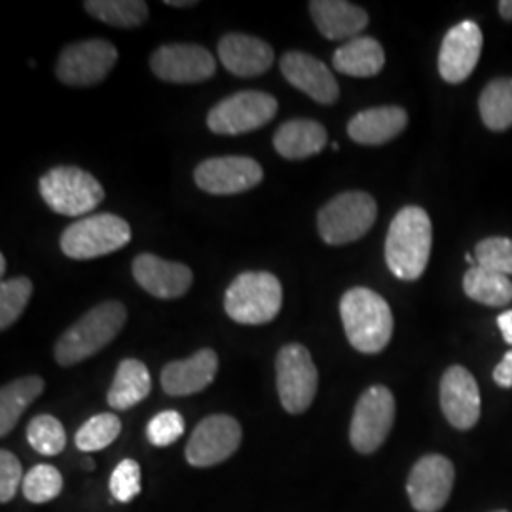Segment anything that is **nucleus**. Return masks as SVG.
I'll return each mask as SVG.
<instances>
[{"label":"nucleus","mask_w":512,"mask_h":512,"mask_svg":"<svg viewBox=\"0 0 512 512\" xmlns=\"http://www.w3.org/2000/svg\"><path fill=\"white\" fill-rule=\"evenodd\" d=\"M277 114L274 95L256 90L234 93L207 114V126L217 135H241L266 126Z\"/></svg>","instance_id":"9"},{"label":"nucleus","mask_w":512,"mask_h":512,"mask_svg":"<svg viewBox=\"0 0 512 512\" xmlns=\"http://www.w3.org/2000/svg\"><path fill=\"white\" fill-rule=\"evenodd\" d=\"M120 431V418H116L114 414H97L78 429L74 442L82 452H99L118 439Z\"/></svg>","instance_id":"31"},{"label":"nucleus","mask_w":512,"mask_h":512,"mask_svg":"<svg viewBox=\"0 0 512 512\" xmlns=\"http://www.w3.org/2000/svg\"><path fill=\"white\" fill-rule=\"evenodd\" d=\"M118 61V50L105 38H90L67 46L59 59L55 74L57 78L76 88L99 84L107 78Z\"/></svg>","instance_id":"11"},{"label":"nucleus","mask_w":512,"mask_h":512,"mask_svg":"<svg viewBox=\"0 0 512 512\" xmlns=\"http://www.w3.org/2000/svg\"><path fill=\"white\" fill-rule=\"evenodd\" d=\"M494 512H507V511H494Z\"/></svg>","instance_id":"45"},{"label":"nucleus","mask_w":512,"mask_h":512,"mask_svg":"<svg viewBox=\"0 0 512 512\" xmlns=\"http://www.w3.org/2000/svg\"><path fill=\"white\" fill-rule=\"evenodd\" d=\"M378 217L374 198L361 190L344 192L321 207L317 215L319 236L329 245H346L366 236Z\"/></svg>","instance_id":"6"},{"label":"nucleus","mask_w":512,"mask_h":512,"mask_svg":"<svg viewBox=\"0 0 512 512\" xmlns=\"http://www.w3.org/2000/svg\"><path fill=\"white\" fill-rule=\"evenodd\" d=\"M84 467H86L88 471H93V469H95V465H93V459H86V461H84Z\"/></svg>","instance_id":"44"},{"label":"nucleus","mask_w":512,"mask_h":512,"mask_svg":"<svg viewBox=\"0 0 512 512\" xmlns=\"http://www.w3.org/2000/svg\"><path fill=\"white\" fill-rule=\"evenodd\" d=\"M482 31L475 21L454 25L442 40L439 54V73L448 84L467 80L476 69L482 54Z\"/></svg>","instance_id":"16"},{"label":"nucleus","mask_w":512,"mask_h":512,"mask_svg":"<svg viewBox=\"0 0 512 512\" xmlns=\"http://www.w3.org/2000/svg\"><path fill=\"white\" fill-rule=\"evenodd\" d=\"M23 471L19 459L8 452H0V501L8 503L18 494L19 486H23Z\"/></svg>","instance_id":"38"},{"label":"nucleus","mask_w":512,"mask_h":512,"mask_svg":"<svg viewBox=\"0 0 512 512\" xmlns=\"http://www.w3.org/2000/svg\"><path fill=\"white\" fill-rule=\"evenodd\" d=\"M184 418L175 410H165L148 421L147 439L152 446L165 448L183 437Z\"/></svg>","instance_id":"37"},{"label":"nucleus","mask_w":512,"mask_h":512,"mask_svg":"<svg viewBox=\"0 0 512 512\" xmlns=\"http://www.w3.org/2000/svg\"><path fill=\"white\" fill-rule=\"evenodd\" d=\"M463 291L484 306L503 308L512 300V281L507 275L473 266L463 277Z\"/></svg>","instance_id":"28"},{"label":"nucleus","mask_w":512,"mask_h":512,"mask_svg":"<svg viewBox=\"0 0 512 512\" xmlns=\"http://www.w3.org/2000/svg\"><path fill=\"white\" fill-rule=\"evenodd\" d=\"M262 165L245 156H219L203 160L194 171V181L213 196L241 194L262 183Z\"/></svg>","instance_id":"13"},{"label":"nucleus","mask_w":512,"mask_h":512,"mask_svg":"<svg viewBox=\"0 0 512 512\" xmlns=\"http://www.w3.org/2000/svg\"><path fill=\"white\" fill-rule=\"evenodd\" d=\"M63 476L54 465H35L23 478V495L31 503H48L61 494Z\"/></svg>","instance_id":"34"},{"label":"nucleus","mask_w":512,"mask_h":512,"mask_svg":"<svg viewBox=\"0 0 512 512\" xmlns=\"http://www.w3.org/2000/svg\"><path fill=\"white\" fill-rule=\"evenodd\" d=\"M219 370V357L213 349L196 351L184 361H173L162 370V387L171 397H188L213 384Z\"/></svg>","instance_id":"20"},{"label":"nucleus","mask_w":512,"mask_h":512,"mask_svg":"<svg viewBox=\"0 0 512 512\" xmlns=\"http://www.w3.org/2000/svg\"><path fill=\"white\" fill-rule=\"evenodd\" d=\"M310 14L319 33L329 40H353L368 25L365 10L346 0H313Z\"/></svg>","instance_id":"23"},{"label":"nucleus","mask_w":512,"mask_h":512,"mask_svg":"<svg viewBox=\"0 0 512 512\" xmlns=\"http://www.w3.org/2000/svg\"><path fill=\"white\" fill-rule=\"evenodd\" d=\"M110 494L120 503H131L141 494V467L135 459H124L110 475Z\"/></svg>","instance_id":"36"},{"label":"nucleus","mask_w":512,"mask_h":512,"mask_svg":"<svg viewBox=\"0 0 512 512\" xmlns=\"http://www.w3.org/2000/svg\"><path fill=\"white\" fill-rule=\"evenodd\" d=\"M482 122L492 131H505L512 126V78L492 80L478 99Z\"/></svg>","instance_id":"29"},{"label":"nucleus","mask_w":512,"mask_h":512,"mask_svg":"<svg viewBox=\"0 0 512 512\" xmlns=\"http://www.w3.org/2000/svg\"><path fill=\"white\" fill-rule=\"evenodd\" d=\"M165 4L173 8H190V6H196L198 2L196 0H165Z\"/></svg>","instance_id":"42"},{"label":"nucleus","mask_w":512,"mask_h":512,"mask_svg":"<svg viewBox=\"0 0 512 512\" xmlns=\"http://www.w3.org/2000/svg\"><path fill=\"white\" fill-rule=\"evenodd\" d=\"M44 380L40 376H25L0 391V437H6L14 431L23 412L44 393Z\"/></svg>","instance_id":"27"},{"label":"nucleus","mask_w":512,"mask_h":512,"mask_svg":"<svg viewBox=\"0 0 512 512\" xmlns=\"http://www.w3.org/2000/svg\"><path fill=\"white\" fill-rule=\"evenodd\" d=\"M332 65L342 74L355 78H370L384 69V48L376 38H353L334 52Z\"/></svg>","instance_id":"25"},{"label":"nucleus","mask_w":512,"mask_h":512,"mask_svg":"<svg viewBox=\"0 0 512 512\" xmlns=\"http://www.w3.org/2000/svg\"><path fill=\"white\" fill-rule=\"evenodd\" d=\"M395 421V397L384 385L368 387L355 404L349 439L359 454H374Z\"/></svg>","instance_id":"10"},{"label":"nucleus","mask_w":512,"mask_h":512,"mask_svg":"<svg viewBox=\"0 0 512 512\" xmlns=\"http://www.w3.org/2000/svg\"><path fill=\"white\" fill-rule=\"evenodd\" d=\"M38 190L46 205L65 217H82L92 213L105 200V190L92 173L74 167L59 165L50 169L38 183Z\"/></svg>","instance_id":"5"},{"label":"nucleus","mask_w":512,"mask_h":512,"mask_svg":"<svg viewBox=\"0 0 512 512\" xmlns=\"http://www.w3.org/2000/svg\"><path fill=\"white\" fill-rule=\"evenodd\" d=\"M476 266L495 274L512 275V239L486 238L475 247Z\"/></svg>","instance_id":"35"},{"label":"nucleus","mask_w":512,"mask_h":512,"mask_svg":"<svg viewBox=\"0 0 512 512\" xmlns=\"http://www.w3.org/2000/svg\"><path fill=\"white\" fill-rule=\"evenodd\" d=\"M241 444V425L226 414L200 421L186 444V461L192 467H213L232 458Z\"/></svg>","instance_id":"12"},{"label":"nucleus","mask_w":512,"mask_h":512,"mask_svg":"<svg viewBox=\"0 0 512 512\" xmlns=\"http://www.w3.org/2000/svg\"><path fill=\"white\" fill-rule=\"evenodd\" d=\"M27 440L38 454L52 458L65 450L67 435H65V427L61 421L54 416L42 414V416L33 418L27 425Z\"/></svg>","instance_id":"32"},{"label":"nucleus","mask_w":512,"mask_h":512,"mask_svg":"<svg viewBox=\"0 0 512 512\" xmlns=\"http://www.w3.org/2000/svg\"><path fill=\"white\" fill-rule=\"evenodd\" d=\"M150 69L160 80L173 84H196L217 73V61L198 44H165L150 57Z\"/></svg>","instance_id":"14"},{"label":"nucleus","mask_w":512,"mask_h":512,"mask_svg":"<svg viewBox=\"0 0 512 512\" xmlns=\"http://www.w3.org/2000/svg\"><path fill=\"white\" fill-rule=\"evenodd\" d=\"M275 372L277 393L283 408L289 414L306 412L315 399L319 385V374L308 348L302 344L283 346L275 359Z\"/></svg>","instance_id":"8"},{"label":"nucleus","mask_w":512,"mask_h":512,"mask_svg":"<svg viewBox=\"0 0 512 512\" xmlns=\"http://www.w3.org/2000/svg\"><path fill=\"white\" fill-rule=\"evenodd\" d=\"M152 380L147 366L137 359H124L114 376V382L110 385V408L114 410H129L139 403H143L150 395Z\"/></svg>","instance_id":"26"},{"label":"nucleus","mask_w":512,"mask_h":512,"mask_svg":"<svg viewBox=\"0 0 512 512\" xmlns=\"http://www.w3.org/2000/svg\"><path fill=\"white\" fill-rule=\"evenodd\" d=\"M86 12L107 25L120 29H133L148 18V4L143 0H88Z\"/></svg>","instance_id":"30"},{"label":"nucleus","mask_w":512,"mask_h":512,"mask_svg":"<svg viewBox=\"0 0 512 512\" xmlns=\"http://www.w3.org/2000/svg\"><path fill=\"white\" fill-rule=\"evenodd\" d=\"M456 471L452 461L439 454H429L414 465L408 476L406 492L414 511L439 512L450 499Z\"/></svg>","instance_id":"15"},{"label":"nucleus","mask_w":512,"mask_h":512,"mask_svg":"<svg viewBox=\"0 0 512 512\" xmlns=\"http://www.w3.org/2000/svg\"><path fill=\"white\" fill-rule=\"evenodd\" d=\"M340 317L349 344L365 355L387 348L393 336V313L384 296L366 287L349 289L340 300Z\"/></svg>","instance_id":"3"},{"label":"nucleus","mask_w":512,"mask_h":512,"mask_svg":"<svg viewBox=\"0 0 512 512\" xmlns=\"http://www.w3.org/2000/svg\"><path fill=\"white\" fill-rule=\"evenodd\" d=\"M440 406L444 418L459 431L475 427L480 418V391L475 376L463 366H450L440 380Z\"/></svg>","instance_id":"17"},{"label":"nucleus","mask_w":512,"mask_h":512,"mask_svg":"<svg viewBox=\"0 0 512 512\" xmlns=\"http://www.w3.org/2000/svg\"><path fill=\"white\" fill-rule=\"evenodd\" d=\"M281 73L296 90L306 93L321 105L336 103L340 88L329 67L304 52H287L281 57Z\"/></svg>","instance_id":"19"},{"label":"nucleus","mask_w":512,"mask_h":512,"mask_svg":"<svg viewBox=\"0 0 512 512\" xmlns=\"http://www.w3.org/2000/svg\"><path fill=\"white\" fill-rule=\"evenodd\" d=\"M131 241L128 220L99 213L92 217L74 220L61 236V251L74 260H92L97 256L110 255L126 247Z\"/></svg>","instance_id":"7"},{"label":"nucleus","mask_w":512,"mask_h":512,"mask_svg":"<svg viewBox=\"0 0 512 512\" xmlns=\"http://www.w3.org/2000/svg\"><path fill=\"white\" fill-rule=\"evenodd\" d=\"M499 14H501V18L512 21V0H501L499 2Z\"/></svg>","instance_id":"41"},{"label":"nucleus","mask_w":512,"mask_h":512,"mask_svg":"<svg viewBox=\"0 0 512 512\" xmlns=\"http://www.w3.org/2000/svg\"><path fill=\"white\" fill-rule=\"evenodd\" d=\"M0 274H6V258H4V255L0 256Z\"/></svg>","instance_id":"43"},{"label":"nucleus","mask_w":512,"mask_h":512,"mask_svg":"<svg viewBox=\"0 0 512 512\" xmlns=\"http://www.w3.org/2000/svg\"><path fill=\"white\" fill-rule=\"evenodd\" d=\"M33 294V281L29 277L6 279L0 285V329L8 330L27 308Z\"/></svg>","instance_id":"33"},{"label":"nucleus","mask_w":512,"mask_h":512,"mask_svg":"<svg viewBox=\"0 0 512 512\" xmlns=\"http://www.w3.org/2000/svg\"><path fill=\"white\" fill-rule=\"evenodd\" d=\"M495 384L503 389L512 387V349L501 359V363L495 366L494 370Z\"/></svg>","instance_id":"39"},{"label":"nucleus","mask_w":512,"mask_h":512,"mask_svg":"<svg viewBox=\"0 0 512 512\" xmlns=\"http://www.w3.org/2000/svg\"><path fill=\"white\" fill-rule=\"evenodd\" d=\"M283 306L281 281L270 272H243L224 294V310L239 325H266Z\"/></svg>","instance_id":"4"},{"label":"nucleus","mask_w":512,"mask_h":512,"mask_svg":"<svg viewBox=\"0 0 512 512\" xmlns=\"http://www.w3.org/2000/svg\"><path fill=\"white\" fill-rule=\"evenodd\" d=\"M219 57L228 73L241 78H255L274 65V50L268 42L241 33L220 38Z\"/></svg>","instance_id":"21"},{"label":"nucleus","mask_w":512,"mask_h":512,"mask_svg":"<svg viewBox=\"0 0 512 512\" xmlns=\"http://www.w3.org/2000/svg\"><path fill=\"white\" fill-rule=\"evenodd\" d=\"M133 277L148 294L175 300L188 293L192 287V270L181 262H169L152 253H143L133 260Z\"/></svg>","instance_id":"18"},{"label":"nucleus","mask_w":512,"mask_h":512,"mask_svg":"<svg viewBox=\"0 0 512 512\" xmlns=\"http://www.w3.org/2000/svg\"><path fill=\"white\" fill-rule=\"evenodd\" d=\"M433 245V226L425 209L403 207L389 226L385 238V262L391 274L403 281H416L423 275Z\"/></svg>","instance_id":"1"},{"label":"nucleus","mask_w":512,"mask_h":512,"mask_svg":"<svg viewBox=\"0 0 512 512\" xmlns=\"http://www.w3.org/2000/svg\"><path fill=\"white\" fill-rule=\"evenodd\" d=\"M497 325H499V329H501V334H503L505 342L512 346V310L503 311V313L497 317Z\"/></svg>","instance_id":"40"},{"label":"nucleus","mask_w":512,"mask_h":512,"mask_svg":"<svg viewBox=\"0 0 512 512\" xmlns=\"http://www.w3.org/2000/svg\"><path fill=\"white\" fill-rule=\"evenodd\" d=\"M126 319L128 310L122 302H101L63 332L55 344V361L61 366H73L90 359L109 346L124 329Z\"/></svg>","instance_id":"2"},{"label":"nucleus","mask_w":512,"mask_h":512,"mask_svg":"<svg viewBox=\"0 0 512 512\" xmlns=\"http://www.w3.org/2000/svg\"><path fill=\"white\" fill-rule=\"evenodd\" d=\"M274 147L285 160L310 158L327 147V129L315 120L294 118L277 128Z\"/></svg>","instance_id":"24"},{"label":"nucleus","mask_w":512,"mask_h":512,"mask_svg":"<svg viewBox=\"0 0 512 512\" xmlns=\"http://www.w3.org/2000/svg\"><path fill=\"white\" fill-rule=\"evenodd\" d=\"M408 126L406 110L395 105L376 107L355 114L348 124L351 141L368 147H378L395 139Z\"/></svg>","instance_id":"22"}]
</instances>
